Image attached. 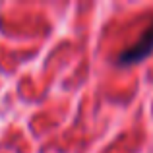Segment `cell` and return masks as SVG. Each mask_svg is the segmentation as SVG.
Returning a JSON list of instances; mask_svg holds the SVG:
<instances>
[{
  "instance_id": "1",
  "label": "cell",
  "mask_w": 153,
  "mask_h": 153,
  "mask_svg": "<svg viewBox=\"0 0 153 153\" xmlns=\"http://www.w3.org/2000/svg\"><path fill=\"white\" fill-rule=\"evenodd\" d=\"M151 51H153V22L143 29V33L140 35L138 41H136L134 45H130L118 56V64H124V66H126V64H134V62H138V60L146 58Z\"/></svg>"
}]
</instances>
